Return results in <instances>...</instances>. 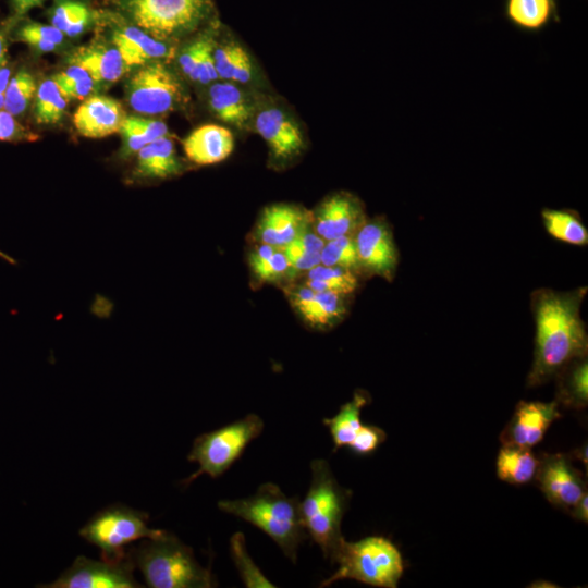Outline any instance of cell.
<instances>
[{
  "label": "cell",
  "mask_w": 588,
  "mask_h": 588,
  "mask_svg": "<svg viewBox=\"0 0 588 588\" xmlns=\"http://www.w3.org/2000/svg\"><path fill=\"white\" fill-rule=\"evenodd\" d=\"M586 293V286L568 292L543 287L531 293L536 336L528 387L540 385L569 363L587 357L588 336L580 317Z\"/></svg>",
  "instance_id": "cell-1"
},
{
  "label": "cell",
  "mask_w": 588,
  "mask_h": 588,
  "mask_svg": "<svg viewBox=\"0 0 588 588\" xmlns=\"http://www.w3.org/2000/svg\"><path fill=\"white\" fill-rule=\"evenodd\" d=\"M218 507L259 528L279 546L287 559L296 562L297 549L308 537L298 497H287L279 486L266 482L255 494L219 501Z\"/></svg>",
  "instance_id": "cell-2"
},
{
  "label": "cell",
  "mask_w": 588,
  "mask_h": 588,
  "mask_svg": "<svg viewBox=\"0 0 588 588\" xmlns=\"http://www.w3.org/2000/svg\"><path fill=\"white\" fill-rule=\"evenodd\" d=\"M128 552L148 587L210 588L217 586L210 568L201 566L192 548L169 531L159 538L142 540Z\"/></svg>",
  "instance_id": "cell-3"
},
{
  "label": "cell",
  "mask_w": 588,
  "mask_h": 588,
  "mask_svg": "<svg viewBox=\"0 0 588 588\" xmlns=\"http://www.w3.org/2000/svg\"><path fill=\"white\" fill-rule=\"evenodd\" d=\"M329 560L338 564V569L320 587L354 579L373 587L396 588L405 568L399 548L382 536L354 542L343 539Z\"/></svg>",
  "instance_id": "cell-4"
},
{
  "label": "cell",
  "mask_w": 588,
  "mask_h": 588,
  "mask_svg": "<svg viewBox=\"0 0 588 588\" xmlns=\"http://www.w3.org/2000/svg\"><path fill=\"white\" fill-rule=\"evenodd\" d=\"M310 469L311 481L301 502V514L308 536L320 547L323 556L330 559L344 539L341 523L351 491L338 483L327 461H311Z\"/></svg>",
  "instance_id": "cell-5"
},
{
  "label": "cell",
  "mask_w": 588,
  "mask_h": 588,
  "mask_svg": "<svg viewBox=\"0 0 588 588\" xmlns=\"http://www.w3.org/2000/svg\"><path fill=\"white\" fill-rule=\"evenodd\" d=\"M119 12L154 38L171 41L212 21L213 0H114Z\"/></svg>",
  "instance_id": "cell-6"
},
{
  "label": "cell",
  "mask_w": 588,
  "mask_h": 588,
  "mask_svg": "<svg viewBox=\"0 0 588 588\" xmlns=\"http://www.w3.org/2000/svg\"><path fill=\"white\" fill-rule=\"evenodd\" d=\"M146 512L124 504H111L97 512L81 529L79 535L97 547L103 560L118 561L127 555L126 547L139 539L159 538L168 531L148 526Z\"/></svg>",
  "instance_id": "cell-7"
},
{
  "label": "cell",
  "mask_w": 588,
  "mask_h": 588,
  "mask_svg": "<svg viewBox=\"0 0 588 588\" xmlns=\"http://www.w3.org/2000/svg\"><path fill=\"white\" fill-rule=\"evenodd\" d=\"M262 430V419L258 415L248 414L232 424L198 436L193 442L187 460L197 463L199 468L183 483L187 486L203 474L213 479L220 477Z\"/></svg>",
  "instance_id": "cell-8"
},
{
  "label": "cell",
  "mask_w": 588,
  "mask_h": 588,
  "mask_svg": "<svg viewBox=\"0 0 588 588\" xmlns=\"http://www.w3.org/2000/svg\"><path fill=\"white\" fill-rule=\"evenodd\" d=\"M125 91L131 108L146 115L167 113L183 100L179 79L163 62L140 66L127 81Z\"/></svg>",
  "instance_id": "cell-9"
},
{
  "label": "cell",
  "mask_w": 588,
  "mask_h": 588,
  "mask_svg": "<svg viewBox=\"0 0 588 588\" xmlns=\"http://www.w3.org/2000/svg\"><path fill=\"white\" fill-rule=\"evenodd\" d=\"M135 564L127 555L118 561H96L84 555L77 556L56 580L38 585L45 588H139L134 577Z\"/></svg>",
  "instance_id": "cell-10"
},
{
  "label": "cell",
  "mask_w": 588,
  "mask_h": 588,
  "mask_svg": "<svg viewBox=\"0 0 588 588\" xmlns=\"http://www.w3.org/2000/svg\"><path fill=\"white\" fill-rule=\"evenodd\" d=\"M535 479L550 503L568 512L587 492L583 475L561 453L539 460Z\"/></svg>",
  "instance_id": "cell-11"
},
{
  "label": "cell",
  "mask_w": 588,
  "mask_h": 588,
  "mask_svg": "<svg viewBox=\"0 0 588 588\" xmlns=\"http://www.w3.org/2000/svg\"><path fill=\"white\" fill-rule=\"evenodd\" d=\"M359 268L391 281L399 255L393 234L381 219L365 221L355 233Z\"/></svg>",
  "instance_id": "cell-12"
},
{
  "label": "cell",
  "mask_w": 588,
  "mask_h": 588,
  "mask_svg": "<svg viewBox=\"0 0 588 588\" xmlns=\"http://www.w3.org/2000/svg\"><path fill=\"white\" fill-rule=\"evenodd\" d=\"M559 417L561 414L556 401H522L501 433V441L503 445L531 449L543 439L549 427Z\"/></svg>",
  "instance_id": "cell-13"
},
{
  "label": "cell",
  "mask_w": 588,
  "mask_h": 588,
  "mask_svg": "<svg viewBox=\"0 0 588 588\" xmlns=\"http://www.w3.org/2000/svg\"><path fill=\"white\" fill-rule=\"evenodd\" d=\"M365 222L363 205L348 193H336L318 208L314 218L315 233L324 242L355 234Z\"/></svg>",
  "instance_id": "cell-14"
},
{
  "label": "cell",
  "mask_w": 588,
  "mask_h": 588,
  "mask_svg": "<svg viewBox=\"0 0 588 588\" xmlns=\"http://www.w3.org/2000/svg\"><path fill=\"white\" fill-rule=\"evenodd\" d=\"M111 42L128 68L163 62L174 54V47L169 41L158 40L133 24L115 25Z\"/></svg>",
  "instance_id": "cell-15"
},
{
  "label": "cell",
  "mask_w": 588,
  "mask_h": 588,
  "mask_svg": "<svg viewBox=\"0 0 588 588\" xmlns=\"http://www.w3.org/2000/svg\"><path fill=\"white\" fill-rule=\"evenodd\" d=\"M126 118L122 105L111 97L94 95L76 109L73 123L84 137L102 138L120 132Z\"/></svg>",
  "instance_id": "cell-16"
},
{
  "label": "cell",
  "mask_w": 588,
  "mask_h": 588,
  "mask_svg": "<svg viewBox=\"0 0 588 588\" xmlns=\"http://www.w3.org/2000/svg\"><path fill=\"white\" fill-rule=\"evenodd\" d=\"M255 128L278 159L292 158L304 148L302 131L280 108L267 107L259 111Z\"/></svg>",
  "instance_id": "cell-17"
},
{
  "label": "cell",
  "mask_w": 588,
  "mask_h": 588,
  "mask_svg": "<svg viewBox=\"0 0 588 588\" xmlns=\"http://www.w3.org/2000/svg\"><path fill=\"white\" fill-rule=\"evenodd\" d=\"M308 213L294 205L277 204L265 208L256 236L262 243L282 249L307 230Z\"/></svg>",
  "instance_id": "cell-18"
},
{
  "label": "cell",
  "mask_w": 588,
  "mask_h": 588,
  "mask_svg": "<svg viewBox=\"0 0 588 588\" xmlns=\"http://www.w3.org/2000/svg\"><path fill=\"white\" fill-rule=\"evenodd\" d=\"M234 149L231 131L218 124H205L195 128L183 140V150L189 161L209 166L225 160Z\"/></svg>",
  "instance_id": "cell-19"
},
{
  "label": "cell",
  "mask_w": 588,
  "mask_h": 588,
  "mask_svg": "<svg viewBox=\"0 0 588 588\" xmlns=\"http://www.w3.org/2000/svg\"><path fill=\"white\" fill-rule=\"evenodd\" d=\"M184 166L176 154L173 140L158 138L137 152V161L132 172L136 181L166 180L179 175Z\"/></svg>",
  "instance_id": "cell-20"
},
{
  "label": "cell",
  "mask_w": 588,
  "mask_h": 588,
  "mask_svg": "<svg viewBox=\"0 0 588 588\" xmlns=\"http://www.w3.org/2000/svg\"><path fill=\"white\" fill-rule=\"evenodd\" d=\"M70 63L85 69L97 84H112L128 69L117 47L102 41L79 47L71 54Z\"/></svg>",
  "instance_id": "cell-21"
},
{
  "label": "cell",
  "mask_w": 588,
  "mask_h": 588,
  "mask_svg": "<svg viewBox=\"0 0 588 588\" xmlns=\"http://www.w3.org/2000/svg\"><path fill=\"white\" fill-rule=\"evenodd\" d=\"M290 294L294 308L314 327H331L338 323L346 313L343 294L315 292L306 285Z\"/></svg>",
  "instance_id": "cell-22"
},
{
  "label": "cell",
  "mask_w": 588,
  "mask_h": 588,
  "mask_svg": "<svg viewBox=\"0 0 588 588\" xmlns=\"http://www.w3.org/2000/svg\"><path fill=\"white\" fill-rule=\"evenodd\" d=\"M209 106L223 122L243 127L252 115L245 94L233 82L215 83L209 88Z\"/></svg>",
  "instance_id": "cell-23"
},
{
  "label": "cell",
  "mask_w": 588,
  "mask_h": 588,
  "mask_svg": "<svg viewBox=\"0 0 588 588\" xmlns=\"http://www.w3.org/2000/svg\"><path fill=\"white\" fill-rule=\"evenodd\" d=\"M369 403V394L364 390H356L352 400L343 404L336 415L323 419V425L331 433L334 451L351 444L363 425L360 421V412Z\"/></svg>",
  "instance_id": "cell-24"
},
{
  "label": "cell",
  "mask_w": 588,
  "mask_h": 588,
  "mask_svg": "<svg viewBox=\"0 0 588 588\" xmlns=\"http://www.w3.org/2000/svg\"><path fill=\"white\" fill-rule=\"evenodd\" d=\"M539 458L530 449L514 445H503L497 457V475L499 479L524 485L535 479Z\"/></svg>",
  "instance_id": "cell-25"
},
{
  "label": "cell",
  "mask_w": 588,
  "mask_h": 588,
  "mask_svg": "<svg viewBox=\"0 0 588 588\" xmlns=\"http://www.w3.org/2000/svg\"><path fill=\"white\" fill-rule=\"evenodd\" d=\"M213 60L218 78L240 84H246L253 78L248 53L233 40L213 48Z\"/></svg>",
  "instance_id": "cell-26"
},
{
  "label": "cell",
  "mask_w": 588,
  "mask_h": 588,
  "mask_svg": "<svg viewBox=\"0 0 588 588\" xmlns=\"http://www.w3.org/2000/svg\"><path fill=\"white\" fill-rule=\"evenodd\" d=\"M558 403L573 408H583L588 402L587 357L576 359L559 372Z\"/></svg>",
  "instance_id": "cell-27"
},
{
  "label": "cell",
  "mask_w": 588,
  "mask_h": 588,
  "mask_svg": "<svg viewBox=\"0 0 588 588\" xmlns=\"http://www.w3.org/2000/svg\"><path fill=\"white\" fill-rule=\"evenodd\" d=\"M94 19L93 10L79 0H58L50 11L51 25L71 38L83 35Z\"/></svg>",
  "instance_id": "cell-28"
},
{
  "label": "cell",
  "mask_w": 588,
  "mask_h": 588,
  "mask_svg": "<svg viewBox=\"0 0 588 588\" xmlns=\"http://www.w3.org/2000/svg\"><path fill=\"white\" fill-rule=\"evenodd\" d=\"M541 216L543 225L551 236L572 245H587V228L575 212L544 209Z\"/></svg>",
  "instance_id": "cell-29"
},
{
  "label": "cell",
  "mask_w": 588,
  "mask_h": 588,
  "mask_svg": "<svg viewBox=\"0 0 588 588\" xmlns=\"http://www.w3.org/2000/svg\"><path fill=\"white\" fill-rule=\"evenodd\" d=\"M306 286L315 292H332L350 294L357 287V279L354 271L319 264L307 271Z\"/></svg>",
  "instance_id": "cell-30"
},
{
  "label": "cell",
  "mask_w": 588,
  "mask_h": 588,
  "mask_svg": "<svg viewBox=\"0 0 588 588\" xmlns=\"http://www.w3.org/2000/svg\"><path fill=\"white\" fill-rule=\"evenodd\" d=\"M69 99L56 82L45 79L36 90L34 113L40 124H56L62 120Z\"/></svg>",
  "instance_id": "cell-31"
},
{
  "label": "cell",
  "mask_w": 588,
  "mask_h": 588,
  "mask_svg": "<svg viewBox=\"0 0 588 588\" xmlns=\"http://www.w3.org/2000/svg\"><path fill=\"white\" fill-rule=\"evenodd\" d=\"M249 265L254 274L265 282L278 281L291 270L281 249L262 243L250 253Z\"/></svg>",
  "instance_id": "cell-32"
},
{
  "label": "cell",
  "mask_w": 588,
  "mask_h": 588,
  "mask_svg": "<svg viewBox=\"0 0 588 588\" xmlns=\"http://www.w3.org/2000/svg\"><path fill=\"white\" fill-rule=\"evenodd\" d=\"M231 555L244 585L248 588H273L275 587L258 568L248 555L245 537L242 532H235L230 540Z\"/></svg>",
  "instance_id": "cell-33"
},
{
  "label": "cell",
  "mask_w": 588,
  "mask_h": 588,
  "mask_svg": "<svg viewBox=\"0 0 588 588\" xmlns=\"http://www.w3.org/2000/svg\"><path fill=\"white\" fill-rule=\"evenodd\" d=\"M36 90L34 76L26 70L19 71L9 81L3 109L14 117L23 114L34 99Z\"/></svg>",
  "instance_id": "cell-34"
},
{
  "label": "cell",
  "mask_w": 588,
  "mask_h": 588,
  "mask_svg": "<svg viewBox=\"0 0 588 588\" xmlns=\"http://www.w3.org/2000/svg\"><path fill=\"white\" fill-rule=\"evenodd\" d=\"M320 257L321 264L324 266L341 267L352 271L360 269L355 234L340 236L326 242Z\"/></svg>",
  "instance_id": "cell-35"
},
{
  "label": "cell",
  "mask_w": 588,
  "mask_h": 588,
  "mask_svg": "<svg viewBox=\"0 0 588 588\" xmlns=\"http://www.w3.org/2000/svg\"><path fill=\"white\" fill-rule=\"evenodd\" d=\"M16 37L39 52L54 51L64 40V34L53 25L35 22L23 24L16 30Z\"/></svg>",
  "instance_id": "cell-36"
},
{
  "label": "cell",
  "mask_w": 588,
  "mask_h": 588,
  "mask_svg": "<svg viewBox=\"0 0 588 588\" xmlns=\"http://www.w3.org/2000/svg\"><path fill=\"white\" fill-rule=\"evenodd\" d=\"M507 12L510 17L526 28H538L543 25L551 12L550 0H510Z\"/></svg>",
  "instance_id": "cell-37"
},
{
  "label": "cell",
  "mask_w": 588,
  "mask_h": 588,
  "mask_svg": "<svg viewBox=\"0 0 588 588\" xmlns=\"http://www.w3.org/2000/svg\"><path fill=\"white\" fill-rule=\"evenodd\" d=\"M385 438L387 433L381 428L363 424L348 448L357 455H368L373 453Z\"/></svg>",
  "instance_id": "cell-38"
},
{
  "label": "cell",
  "mask_w": 588,
  "mask_h": 588,
  "mask_svg": "<svg viewBox=\"0 0 588 588\" xmlns=\"http://www.w3.org/2000/svg\"><path fill=\"white\" fill-rule=\"evenodd\" d=\"M36 138V134L20 124L14 115L4 109H0V140L24 142Z\"/></svg>",
  "instance_id": "cell-39"
},
{
  "label": "cell",
  "mask_w": 588,
  "mask_h": 588,
  "mask_svg": "<svg viewBox=\"0 0 588 588\" xmlns=\"http://www.w3.org/2000/svg\"><path fill=\"white\" fill-rule=\"evenodd\" d=\"M206 35L207 34L200 36L199 38L191 42L188 46H186V48L182 51L179 60L183 73L195 82H197L198 78L200 58Z\"/></svg>",
  "instance_id": "cell-40"
},
{
  "label": "cell",
  "mask_w": 588,
  "mask_h": 588,
  "mask_svg": "<svg viewBox=\"0 0 588 588\" xmlns=\"http://www.w3.org/2000/svg\"><path fill=\"white\" fill-rule=\"evenodd\" d=\"M281 250L284 253L291 270L294 271H309L314 267L321 264L320 253H304L292 244H287Z\"/></svg>",
  "instance_id": "cell-41"
},
{
  "label": "cell",
  "mask_w": 588,
  "mask_h": 588,
  "mask_svg": "<svg viewBox=\"0 0 588 588\" xmlns=\"http://www.w3.org/2000/svg\"><path fill=\"white\" fill-rule=\"evenodd\" d=\"M213 40L212 37L207 34L201 58H200V64H199V72H198V78L197 82H199L203 85H207L211 82H215L218 79V74L215 66V60H213Z\"/></svg>",
  "instance_id": "cell-42"
},
{
  "label": "cell",
  "mask_w": 588,
  "mask_h": 588,
  "mask_svg": "<svg viewBox=\"0 0 588 588\" xmlns=\"http://www.w3.org/2000/svg\"><path fill=\"white\" fill-rule=\"evenodd\" d=\"M96 85L97 83L89 75L60 90L68 99L84 100L95 91Z\"/></svg>",
  "instance_id": "cell-43"
},
{
  "label": "cell",
  "mask_w": 588,
  "mask_h": 588,
  "mask_svg": "<svg viewBox=\"0 0 588 588\" xmlns=\"http://www.w3.org/2000/svg\"><path fill=\"white\" fill-rule=\"evenodd\" d=\"M90 74L79 65L71 64L66 70L60 72L53 77V81L60 89H63L73 83L89 76Z\"/></svg>",
  "instance_id": "cell-44"
},
{
  "label": "cell",
  "mask_w": 588,
  "mask_h": 588,
  "mask_svg": "<svg viewBox=\"0 0 588 588\" xmlns=\"http://www.w3.org/2000/svg\"><path fill=\"white\" fill-rule=\"evenodd\" d=\"M569 512L576 519L581 520L584 523L588 522V494L587 492L581 497V499L575 504V506Z\"/></svg>",
  "instance_id": "cell-45"
},
{
  "label": "cell",
  "mask_w": 588,
  "mask_h": 588,
  "mask_svg": "<svg viewBox=\"0 0 588 588\" xmlns=\"http://www.w3.org/2000/svg\"><path fill=\"white\" fill-rule=\"evenodd\" d=\"M45 0H12V7L16 15L22 16L35 7L40 5Z\"/></svg>",
  "instance_id": "cell-46"
},
{
  "label": "cell",
  "mask_w": 588,
  "mask_h": 588,
  "mask_svg": "<svg viewBox=\"0 0 588 588\" xmlns=\"http://www.w3.org/2000/svg\"><path fill=\"white\" fill-rule=\"evenodd\" d=\"M11 78V70L7 65L0 69V109L4 107V93Z\"/></svg>",
  "instance_id": "cell-47"
},
{
  "label": "cell",
  "mask_w": 588,
  "mask_h": 588,
  "mask_svg": "<svg viewBox=\"0 0 588 588\" xmlns=\"http://www.w3.org/2000/svg\"><path fill=\"white\" fill-rule=\"evenodd\" d=\"M8 35L7 28L0 27V69L7 65Z\"/></svg>",
  "instance_id": "cell-48"
},
{
  "label": "cell",
  "mask_w": 588,
  "mask_h": 588,
  "mask_svg": "<svg viewBox=\"0 0 588 588\" xmlns=\"http://www.w3.org/2000/svg\"><path fill=\"white\" fill-rule=\"evenodd\" d=\"M573 455L578 458L583 464H585V466L587 467L588 465V450H587V444H583L580 448L576 449L574 452H573Z\"/></svg>",
  "instance_id": "cell-49"
},
{
  "label": "cell",
  "mask_w": 588,
  "mask_h": 588,
  "mask_svg": "<svg viewBox=\"0 0 588 588\" xmlns=\"http://www.w3.org/2000/svg\"><path fill=\"white\" fill-rule=\"evenodd\" d=\"M532 587H556V585H552V583L539 580L531 584Z\"/></svg>",
  "instance_id": "cell-50"
},
{
  "label": "cell",
  "mask_w": 588,
  "mask_h": 588,
  "mask_svg": "<svg viewBox=\"0 0 588 588\" xmlns=\"http://www.w3.org/2000/svg\"><path fill=\"white\" fill-rule=\"evenodd\" d=\"M0 258L3 259L4 261L9 262V264H12V265L16 264L14 258H12L11 256H9L8 254H5L2 250H0Z\"/></svg>",
  "instance_id": "cell-51"
}]
</instances>
